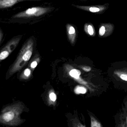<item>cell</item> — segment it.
Here are the masks:
<instances>
[{"label":"cell","instance_id":"15","mask_svg":"<svg viewBox=\"0 0 127 127\" xmlns=\"http://www.w3.org/2000/svg\"><path fill=\"white\" fill-rule=\"evenodd\" d=\"M81 68L85 71L89 72L91 70V67L88 66H83L81 67Z\"/></svg>","mask_w":127,"mask_h":127},{"label":"cell","instance_id":"14","mask_svg":"<svg viewBox=\"0 0 127 127\" xmlns=\"http://www.w3.org/2000/svg\"><path fill=\"white\" fill-rule=\"evenodd\" d=\"M38 63L36 61H33L31 63L30 65V67L32 69H34L37 66Z\"/></svg>","mask_w":127,"mask_h":127},{"label":"cell","instance_id":"8","mask_svg":"<svg viewBox=\"0 0 127 127\" xmlns=\"http://www.w3.org/2000/svg\"><path fill=\"white\" fill-rule=\"evenodd\" d=\"M69 75L74 79L78 81L80 79L81 72L79 70L76 69H73L71 70L69 73Z\"/></svg>","mask_w":127,"mask_h":127},{"label":"cell","instance_id":"9","mask_svg":"<svg viewBox=\"0 0 127 127\" xmlns=\"http://www.w3.org/2000/svg\"><path fill=\"white\" fill-rule=\"evenodd\" d=\"M31 74V69L28 68H26L20 75V78L22 80H27L30 77Z\"/></svg>","mask_w":127,"mask_h":127},{"label":"cell","instance_id":"3","mask_svg":"<svg viewBox=\"0 0 127 127\" xmlns=\"http://www.w3.org/2000/svg\"><path fill=\"white\" fill-rule=\"evenodd\" d=\"M53 10L52 7L35 6L28 8L13 16V19L28 18L42 16Z\"/></svg>","mask_w":127,"mask_h":127},{"label":"cell","instance_id":"17","mask_svg":"<svg viewBox=\"0 0 127 127\" xmlns=\"http://www.w3.org/2000/svg\"><path fill=\"white\" fill-rule=\"evenodd\" d=\"M2 37H3V33L0 30V43L2 39Z\"/></svg>","mask_w":127,"mask_h":127},{"label":"cell","instance_id":"10","mask_svg":"<svg viewBox=\"0 0 127 127\" xmlns=\"http://www.w3.org/2000/svg\"><path fill=\"white\" fill-rule=\"evenodd\" d=\"M74 92L77 94H84L87 92V89L83 86H77L74 89Z\"/></svg>","mask_w":127,"mask_h":127},{"label":"cell","instance_id":"11","mask_svg":"<svg viewBox=\"0 0 127 127\" xmlns=\"http://www.w3.org/2000/svg\"><path fill=\"white\" fill-rule=\"evenodd\" d=\"M91 127H101L100 124L96 121L94 117L91 116Z\"/></svg>","mask_w":127,"mask_h":127},{"label":"cell","instance_id":"5","mask_svg":"<svg viewBox=\"0 0 127 127\" xmlns=\"http://www.w3.org/2000/svg\"><path fill=\"white\" fill-rule=\"evenodd\" d=\"M66 31L69 41L72 45H74L77 36L75 28L71 24H67L66 25Z\"/></svg>","mask_w":127,"mask_h":127},{"label":"cell","instance_id":"1","mask_svg":"<svg viewBox=\"0 0 127 127\" xmlns=\"http://www.w3.org/2000/svg\"><path fill=\"white\" fill-rule=\"evenodd\" d=\"M24 109V105L21 103L6 107L0 114V123L12 127L21 124L23 121L20 116Z\"/></svg>","mask_w":127,"mask_h":127},{"label":"cell","instance_id":"6","mask_svg":"<svg viewBox=\"0 0 127 127\" xmlns=\"http://www.w3.org/2000/svg\"><path fill=\"white\" fill-rule=\"evenodd\" d=\"M26 1H37V0H0V9L9 8L16 4Z\"/></svg>","mask_w":127,"mask_h":127},{"label":"cell","instance_id":"7","mask_svg":"<svg viewBox=\"0 0 127 127\" xmlns=\"http://www.w3.org/2000/svg\"><path fill=\"white\" fill-rule=\"evenodd\" d=\"M84 31L88 36H93L95 34L94 27L91 24L86 23L84 25Z\"/></svg>","mask_w":127,"mask_h":127},{"label":"cell","instance_id":"12","mask_svg":"<svg viewBox=\"0 0 127 127\" xmlns=\"http://www.w3.org/2000/svg\"><path fill=\"white\" fill-rule=\"evenodd\" d=\"M49 98L51 101L55 102L56 101L57 96L56 94L54 92L52 91L50 93Z\"/></svg>","mask_w":127,"mask_h":127},{"label":"cell","instance_id":"18","mask_svg":"<svg viewBox=\"0 0 127 127\" xmlns=\"http://www.w3.org/2000/svg\"><path fill=\"white\" fill-rule=\"evenodd\" d=\"M81 0V1H88V0Z\"/></svg>","mask_w":127,"mask_h":127},{"label":"cell","instance_id":"4","mask_svg":"<svg viewBox=\"0 0 127 127\" xmlns=\"http://www.w3.org/2000/svg\"><path fill=\"white\" fill-rule=\"evenodd\" d=\"M18 36L10 40L0 51V62L6 59L17 47L22 38Z\"/></svg>","mask_w":127,"mask_h":127},{"label":"cell","instance_id":"2","mask_svg":"<svg viewBox=\"0 0 127 127\" xmlns=\"http://www.w3.org/2000/svg\"><path fill=\"white\" fill-rule=\"evenodd\" d=\"M34 41L32 38L28 39L20 50L16 59L9 70L10 75L19 71L31 58L33 51Z\"/></svg>","mask_w":127,"mask_h":127},{"label":"cell","instance_id":"16","mask_svg":"<svg viewBox=\"0 0 127 127\" xmlns=\"http://www.w3.org/2000/svg\"><path fill=\"white\" fill-rule=\"evenodd\" d=\"M120 78L123 80L127 81V75L125 74H122L120 76Z\"/></svg>","mask_w":127,"mask_h":127},{"label":"cell","instance_id":"13","mask_svg":"<svg viewBox=\"0 0 127 127\" xmlns=\"http://www.w3.org/2000/svg\"><path fill=\"white\" fill-rule=\"evenodd\" d=\"M105 28L104 26H102L100 28L99 30V34L100 36H103L105 33Z\"/></svg>","mask_w":127,"mask_h":127}]
</instances>
